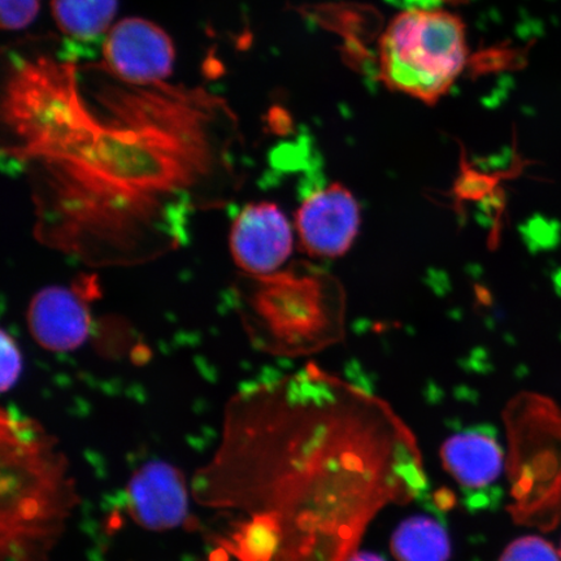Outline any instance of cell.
<instances>
[{"label":"cell","instance_id":"ba28073f","mask_svg":"<svg viewBox=\"0 0 561 561\" xmlns=\"http://www.w3.org/2000/svg\"><path fill=\"white\" fill-rule=\"evenodd\" d=\"M85 289L50 286L38 291L27 308V325L39 346L67 353L88 340L91 328Z\"/></svg>","mask_w":561,"mask_h":561},{"label":"cell","instance_id":"7c38bea8","mask_svg":"<svg viewBox=\"0 0 561 561\" xmlns=\"http://www.w3.org/2000/svg\"><path fill=\"white\" fill-rule=\"evenodd\" d=\"M500 561H561L553 546L546 539L528 536L516 539L502 553Z\"/></svg>","mask_w":561,"mask_h":561},{"label":"cell","instance_id":"2e32d148","mask_svg":"<svg viewBox=\"0 0 561 561\" xmlns=\"http://www.w3.org/2000/svg\"><path fill=\"white\" fill-rule=\"evenodd\" d=\"M346 561H385L381 557L371 552H354Z\"/></svg>","mask_w":561,"mask_h":561},{"label":"cell","instance_id":"9c48e42d","mask_svg":"<svg viewBox=\"0 0 561 561\" xmlns=\"http://www.w3.org/2000/svg\"><path fill=\"white\" fill-rule=\"evenodd\" d=\"M442 461L456 481L468 489H483L501 476L503 453L486 434L467 432L448 438L440 448Z\"/></svg>","mask_w":561,"mask_h":561},{"label":"cell","instance_id":"8992f818","mask_svg":"<svg viewBox=\"0 0 561 561\" xmlns=\"http://www.w3.org/2000/svg\"><path fill=\"white\" fill-rule=\"evenodd\" d=\"M294 238L289 219L275 203H251L231 226L230 254L250 276H268L289 261Z\"/></svg>","mask_w":561,"mask_h":561},{"label":"cell","instance_id":"5bb4252c","mask_svg":"<svg viewBox=\"0 0 561 561\" xmlns=\"http://www.w3.org/2000/svg\"><path fill=\"white\" fill-rule=\"evenodd\" d=\"M2 391H9L16 385L21 368H23V360H21V353L18 343L5 331L2 332Z\"/></svg>","mask_w":561,"mask_h":561},{"label":"cell","instance_id":"277c9868","mask_svg":"<svg viewBox=\"0 0 561 561\" xmlns=\"http://www.w3.org/2000/svg\"><path fill=\"white\" fill-rule=\"evenodd\" d=\"M174 59L170 35L146 19L118 21L112 25L103 44L105 70L130 85L165 82L173 72Z\"/></svg>","mask_w":561,"mask_h":561},{"label":"cell","instance_id":"3957f363","mask_svg":"<svg viewBox=\"0 0 561 561\" xmlns=\"http://www.w3.org/2000/svg\"><path fill=\"white\" fill-rule=\"evenodd\" d=\"M255 278L251 306L280 346L311 353L341 340L345 298L333 276L290 268Z\"/></svg>","mask_w":561,"mask_h":561},{"label":"cell","instance_id":"8fae6325","mask_svg":"<svg viewBox=\"0 0 561 561\" xmlns=\"http://www.w3.org/2000/svg\"><path fill=\"white\" fill-rule=\"evenodd\" d=\"M117 5L118 0H51V15L68 37L91 41L111 30Z\"/></svg>","mask_w":561,"mask_h":561},{"label":"cell","instance_id":"5b68a950","mask_svg":"<svg viewBox=\"0 0 561 561\" xmlns=\"http://www.w3.org/2000/svg\"><path fill=\"white\" fill-rule=\"evenodd\" d=\"M360 226L359 202L339 182L307 196L294 221L300 249L314 259L346 255L359 236Z\"/></svg>","mask_w":561,"mask_h":561},{"label":"cell","instance_id":"4fadbf2b","mask_svg":"<svg viewBox=\"0 0 561 561\" xmlns=\"http://www.w3.org/2000/svg\"><path fill=\"white\" fill-rule=\"evenodd\" d=\"M39 12V0H0V21L4 31L30 26Z\"/></svg>","mask_w":561,"mask_h":561},{"label":"cell","instance_id":"7a4b0ae2","mask_svg":"<svg viewBox=\"0 0 561 561\" xmlns=\"http://www.w3.org/2000/svg\"><path fill=\"white\" fill-rule=\"evenodd\" d=\"M467 26L456 13L405 9L378 41L377 75L386 88L425 104H436L468 65Z\"/></svg>","mask_w":561,"mask_h":561},{"label":"cell","instance_id":"6da1fadb","mask_svg":"<svg viewBox=\"0 0 561 561\" xmlns=\"http://www.w3.org/2000/svg\"><path fill=\"white\" fill-rule=\"evenodd\" d=\"M2 122L35 240L91 268L179 250L194 215L221 206L240 181L237 117L199 88L115 79L88 94L75 65L38 56L7 75Z\"/></svg>","mask_w":561,"mask_h":561},{"label":"cell","instance_id":"52a82bcc","mask_svg":"<svg viewBox=\"0 0 561 561\" xmlns=\"http://www.w3.org/2000/svg\"><path fill=\"white\" fill-rule=\"evenodd\" d=\"M126 496L133 520L147 530L178 528L187 516L185 477L165 461H151L138 469Z\"/></svg>","mask_w":561,"mask_h":561},{"label":"cell","instance_id":"9a60e30c","mask_svg":"<svg viewBox=\"0 0 561 561\" xmlns=\"http://www.w3.org/2000/svg\"><path fill=\"white\" fill-rule=\"evenodd\" d=\"M407 9H438L442 4L456 2V0H403Z\"/></svg>","mask_w":561,"mask_h":561},{"label":"cell","instance_id":"30bf717a","mask_svg":"<svg viewBox=\"0 0 561 561\" xmlns=\"http://www.w3.org/2000/svg\"><path fill=\"white\" fill-rule=\"evenodd\" d=\"M391 551L398 561H448L451 543L437 520L416 516L398 526L391 538Z\"/></svg>","mask_w":561,"mask_h":561}]
</instances>
